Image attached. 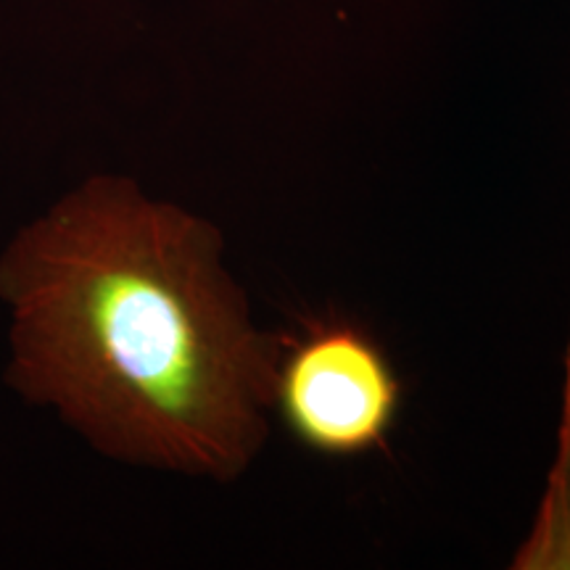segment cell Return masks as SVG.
I'll use <instances>...</instances> for the list:
<instances>
[{"label":"cell","mask_w":570,"mask_h":570,"mask_svg":"<svg viewBox=\"0 0 570 570\" xmlns=\"http://www.w3.org/2000/svg\"><path fill=\"white\" fill-rule=\"evenodd\" d=\"M0 302L6 383L96 452L219 481L259 452L281 348L206 219L88 177L11 235Z\"/></svg>","instance_id":"obj_1"},{"label":"cell","mask_w":570,"mask_h":570,"mask_svg":"<svg viewBox=\"0 0 570 570\" xmlns=\"http://www.w3.org/2000/svg\"><path fill=\"white\" fill-rule=\"evenodd\" d=\"M315 452L354 458L386 444L399 381L386 354L360 327L317 323L277 354L273 402Z\"/></svg>","instance_id":"obj_2"}]
</instances>
